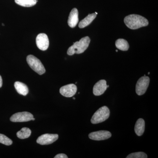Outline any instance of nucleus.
<instances>
[{"mask_svg":"<svg viewBox=\"0 0 158 158\" xmlns=\"http://www.w3.org/2000/svg\"><path fill=\"white\" fill-rule=\"evenodd\" d=\"M124 22L127 27L132 30H136L148 25V20L145 18L138 15H127L125 17Z\"/></svg>","mask_w":158,"mask_h":158,"instance_id":"f257e3e1","label":"nucleus"},{"mask_svg":"<svg viewBox=\"0 0 158 158\" xmlns=\"http://www.w3.org/2000/svg\"><path fill=\"white\" fill-rule=\"evenodd\" d=\"M90 41V37H85L81 38L79 41L73 43V44L69 48L67 54L73 56L74 54H81L86 50Z\"/></svg>","mask_w":158,"mask_h":158,"instance_id":"f03ea898","label":"nucleus"},{"mask_svg":"<svg viewBox=\"0 0 158 158\" xmlns=\"http://www.w3.org/2000/svg\"><path fill=\"white\" fill-rule=\"evenodd\" d=\"M110 116V110L106 106L102 107L94 114L91 118V123L95 124L106 121Z\"/></svg>","mask_w":158,"mask_h":158,"instance_id":"7ed1b4c3","label":"nucleus"},{"mask_svg":"<svg viewBox=\"0 0 158 158\" xmlns=\"http://www.w3.org/2000/svg\"><path fill=\"white\" fill-rule=\"evenodd\" d=\"M27 61L29 66L38 74L41 75L45 73L44 66L40 60L33 55H29L27 58Z\"/></svg>","mask_w":158,"mask_h":158,"instance_id":"20e7f679","label":"nucleus"},{"mask_svg":"<svg viewBox=\"0 0 158 158\" xmlns=\"http://www.w3.org/2000/svg\"><path fill=\"white\" fill-rule=\"evenodd\" d=\"M149 77L146 76L141 77L138 80L136 85V92L138 95L141 96L146 92L149 86Z\"/></svg>","mask_w":158,"mask_h":158,"instance_id":"39448f33","label":"nucleus"},{"mask_svg":"<svg viewBox=\"0 0 158 158\" xmlns=\"http://www.w3.org/2000/svg\"><path fill=\"white\" fill-rule=\"evenodd\" d=\"M34 118L33 114L27 112H20L13 114L10 118L13 122H24L32 120Z\"/></svg>","mask_w":158,"mask_h":158,"instance_id":"423d86ee","label":"nucleus"},{"mask_svg":"<svg viewBox=\"0 0 158 158\" xmlns=\"http://www.w3.org/2000/svg\"><path fill=\"white\" fill-rule=\"evenodd\" d=\"M59 135L57 134H44L37 138V142L41 145H48L57 141Z\"/></svg>","mask_w":158,"mask_h":158,"instance_id":"0eeeda50","label":"nucleus"},{"mask_svg":"<svg viewBox=\"0 0 158 158\" xmlns=\"http://www.w3.org/2000/svg\"><path fill=\"white\" fill-rule=\"evenodd\" d=\"M88 136L91 140L102 141L106 140L111 138L112 134L109 131H100L90 133Z\"/></svg>","mask_w":158,"mask_h":158,"instance_id":"6e6552de","label":"nucleus"},{"mask_svg":"<svg viewBox=\"0 0 158 158\" xmlns=\"http://www.w3.org/2000/svg\"><path fill=\"white\" fill-rule=\"evenodd\" d=\"M36 44L37 47L42 51H45L48 48L49 41L47 35L44 33L40 34L36 38Z\"/></svg>","mask_w":158,"mask_h":158,"instance_id":"1a4fd4ad","label":"nucleus"},{"mask_svg":"<svg viewBox=\"0 0 158 158\" xmlns=\"http://www.w3.org/2000/svg\"><path fill=\"white\" fill-rule=\"evenodd\" d=\"M77 87L74 84H69L60 88V93L65 97L70 98L73 97L77 91Z\"/></svg>","mask_w":158,"mask_h":158,"instance_id":"9d476101","label":"nucleus"},{"mask_svg":"<svg viewBox=\"0 0 158 158\" xmlns=\"http://www.w3.org/2000/svg\"><path fill=\"white\" fill-rule=\"evenodd\" d=\"M107 89L106 81L102 80L97 82L93 87V92L95 96H100L104 93Z\"/></svg>","mask_w":158,"mask_h":158,"instance_id":"9b49d317","label":"nucleus"},{"mask_svg":"<svg viewBox=\"0 0 158 158\" xmlns=\"http://www.w3.org/2000/svg\"><path fill=\"white\" fill-rule=\"evenodd\" d=\"M78 11L76 8H74L71 11L68 20L69 26L74 28L77 26L79 22Z\"/></svg>","mask_w":158,"mask_h":158,"instance_id":"f8f14e48","label":"nucleus"},{"mask_svg":"<svg viewBox=\"0 0 158 158\" xmlns=\"http://www.w3.org/2000/svg\"><path fill=\"white\" fill-rule=\"evenodd\" d=\"M145 130V122L143 118H140L136 122L135 125V131L138 136L143 135Z\"/></svg>","mask_w":158,"mask_h":158,"instance_id":"ddd939ff","label":"nucleus"},{"mask_svg":"<svg viewBox=\"0 0 158 158\" xmlns=\"http://www.w3.org/2000/svg\"><path fill=\"white\" fill-rule=\"evenodd\" d=\"M14 86L18 93L23 96H26L29 93V89L27 86L22 82H15Z\"/></svg>","mask_w":158,"mask_h":158,"instance_id":"4468645a","label":"nucleus"},{"mask_svg":"<svg viewBox=\"0 0 158 158\" xmlns=\"http://www.w3.org/2000/svg\"><path fill=\"white\" fill-rule=\"evenodd\" d=\"M97 15L95 13L88 15L87 17L81 21L79 24L80 28H84L90 25L96 17Z\"/></svg>","mask_w":158,"mask_h":158,"instance_id":"2eb2a0df","label":"nucleus"},{"mask_svg":"<svg viewBox=\"0 0 158 158\" xmlns=\"http://www.w3.org/2000/svg\"><path fill=\"white\" fill-rule=\"evenodd\" d=\"M116 47L118 49L123 51H126L129 48V44L126 40L118 39L115 43Z\"/></svg>","mask_w":158,"mask_h":158,"instance_id":"dca6fc26","label":"nucleus"},{"mask_svg":"<svg viewBox=\"0 0 158 158\" xmlns=\"http://www.w3.org/2000/svg\"><path fill=\"white\" fill-rule=\"evenodd\" d=\"M31 134V131L27 127H23L20 131L18 132L16 135L19 139H24L29 138Z\"/></svg>","mask_w":158,"mask_h":158,"instance_id":"f3484780","label":"nucleus"},{"mask_svg":"<svg viewBox=\"0 0 158 158\" xmlns=\"http://www.w3.org/2000/svg\"><path fill=\"white\" fill-rule=\"evenodd\" d=\"M15 2L19 6L25 7H31L35 6L37 0H15Z\"/></svg>","mask_w":158,"mask_h":158,"instance_id":"a211bd4d","label":"nucleus"},{"mask_svg":"<svg viewBox=\"0 0 158 158\" xmlns=\"http://www.w3.org/2000/svg\"><path fill=\"white\" fill-rule=\"evenodd\" d=\"M0 143L9 146L12 144V141L7 136L0 134Z\"/></svg>","mask_w":158,"mask_h":158,"instance_id":"6ab92c4d","label":"nucleus"},{"mask_svg":"<svg viewBox=\"0 0 158 158\" xmlns=\"http://www.w3.org/2000/svg\"><path fill=\"white\" fill-rule=\"evenodd\" d=\"M127 158H147V155L143 152H137L130 154Z\"/></svg>","mask_w":158,"mask_h":158,"instance_id":"aec40b11","label":"nucleus"},{"mask_svg":"<svg viewBox=\"0 0 158 158\" xmlns=\"http://www.w3.org/2000/svg\"><path fill=\"white\" fill-rule=\"evenodd\" d=\"M55 158H68V156L65 154L61 153L55 156Z\"/></svg>","mask_w":158,"mask_h":158,"instance_id":"412c9836","label":"nucleus"},{"mask_svg":"<svg viewBox=\"0 0 158 158\" xmlns=\"http://www.w3.org/2000/svg\"><path fill=\"white\" fill-rule=\"evenodd\" d=\"M2 77L0 75V88H2Z\"/></svg>","mask_w":158,"mask_h":158,"instance_id":"4be33fe9","label":"nucleus"},{"mask_svg":"<svg viewBox=\"0 0 158 158\" xmlns=\"http://www.w3.org/2000/svg\"><path fill=\"white\" fill-rule=\"evenodd\" d=\"M35 118H33V119H32V120H35Z\"/></svg>","mask_w":158,"mask_h":158,"instance_id":"5701e85b","label":"nucleus"},{"mask_svg":"<svg viewBox=\"0 0 158 158\" xmlns=\"http://www.w3.org/2000/svg\"><path fill=\"white\" fill-rule=\"evenodd\" d=\"M95 14H96V15H97V14H98V13H97V12H95Z\"/></svg>","mask_w":158,"mask_h":158,"instance_id":"b1692460","label":"nucleus"},{"mask_svg":"<svg viewBox=\"0 0 158 158\" xmlns=\"http://www.w3.org/2000/svg\"><path fill=\"white\" fill-rule=\"evenodd\" d=\"M73 99H75V98H74V97H73Z\"/></svg>","mask_w":158,"mask_h":158,"instance_id":"393cba45","label":"nucleus"},{"mask_svg":"<svg viewBox=\"0 0 158 158\" xmlns=\"http://www.w3.org/2000/svg\"><path fill=\"white\" fill-rule=\"evenodd\" d=\"M109 88V85H107V88Z\"/></svg>","mask_w":158,"mask_h":158,"instance_id":"a878e982","label":"nucleus"},{"mask_svg":"<svg viewBox=\"0 0 158 158\" xmlns=\"http://www.w3.org/2000/svg\"><path fill=\"white\" fill-rule=\"evenodd\" d=\"M2 25H3V26H4V24H3V23H2Z\"/></svg>","mask_w":158,"mask_h":158,"instance_id":"bb28decb","label":"nucleus"},{"mask_svg":"<svg viewBox=\"0 0 158 158\" xmlns=\"http://www.w3.org/2000/svg\"><path fill=\"white\" fill-rule=\"evenodd\" d=\"M150 74V72H149V73H148V74Z\"/></svg>","mask_w":158,"mask_h":158,"instance_id":"cd10ccee","label":"nucleus"}]
</instances>
